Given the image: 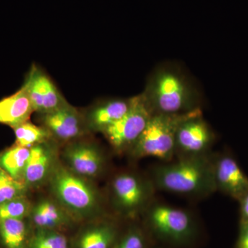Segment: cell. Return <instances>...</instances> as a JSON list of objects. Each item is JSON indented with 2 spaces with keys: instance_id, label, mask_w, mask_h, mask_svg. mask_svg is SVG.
<instances>
[{
  "instance_id": "6da1fadb",
  "label": "cell",
  "mask_w": 248,
  "mask_h": 248,
  "mask_svg": "<svg viewBox=\"0 0 248 248\" xmlns=\"http://www.w3.org/2000/svg\"><path fill=\"white\" fill-rule=\"evenodd\" d=\"M214 156H178L176 161L155 166L152 182L155 188L188 197H205L217 191Z\"/></svg>"
},
{
  "instance_id": "7a4b0ae2",
  "label": "cell",
  "mask_w": 248,
  "mask_h": 248,
  "mask_svg": "<svg viewBox=\"0 0 248 248\" xmlns=\"http://www.w3.org/2000/svg\"><path fill=\"white\" fill-rule=\"evenodd\" d=\"M153 114H182L200 108L197 89L177 68L163 66L150 77L142 93Z\"/></svg>"
},
{
  "instance_id": "3957f363",
  "label": "cell",
  "mask_w": 248,
  "mask_h": 248,
  "mask_svg": "<svg viewBox=\"0 0 248 248\" xmlns=\"http://www.w3.org/2000/svg\"><path fill=\"white\" fill-rule=\"evenodd\" d=\"M48 180L53 195L68 213L84 218L99 211V193L92 184L88 182V179L77 175L61 164H56Z\"/></svg>"
},
{
  "instance_id": "277c9868",
  "label": "cell",
  "mask_w": 248,
  "mask_h": 248,
  "mask_svg": "<svg viewBox=\"0 0 248 248\" xmlns=\"http://www.w3.org/2000/svg\"><path fill=\"white\" fill-rule=\"evenodd\" d=\"M197 110L174 115L153 114L141 136L130 150V154L137 159L153 157L164 162L172 161L175 156L178 128Z\"/></svg>"
},
{
  "instance_id": "5b68a950",
  "label": "cell",
  "mask_w": 248,
  "mask_h": 248,
  "mask_svg": "<svg viewBox=\"0 0 248 248\" xmlns=\"http://www.w3.org/2000/svg\"><path fill=\"white\" fill-rule=\"evenodd\" d=\"M155 187L131 172L121 173L111 183V193L115 208L125 216H134L151 205Z\"/></svg>"
},
{
  "instance_id": "8992f818",
  "label": "cell",
  "mask_w": 248,
  "mask_h": 248,
  "mask_svg": "<svg viewBox=\"0 0 248 248\" xmlns=\"http://www.w3.org/2000/svg\"><path fill=\"white\" fill-rule=\"evenodd\" d=\"M128 112L103 133L117 151L130 150L153 115L143 94L131 98Z\"/></svg>"
},
{
  "instance_id": "52a82bcc",
  "label": "cell",
  "mask_w": 248,
  "mask_h": 248,
  "mask_svg": "<svg viewBox=\"0 0 248 248\" xmlns=\"http://www.w3.org/2000/svg\"><path fill=\"white\" fill-rule=\"evenodd\" d=\"M215 135L198 109L184 120L176 135L175 156H200L210 154Z\"/></svg>"
},
{
  "instance_id": "ba28073f",
  "label": "cell",
  "mask_w": 248,
  "mask_h": 248,
  "mask_svg": "<svg viewBox=\"0 0 248 248\" xmlns=\"http://www.w3.org/2000/svg\"><path fill=\"white\" fill-rule=\"evenodd\" d=\"M146 211L152 228L164 237L182 241L192 234L193 222L185 210L166 204H154L150 205Z\"/></svg>"
},
{
  "instance_id": "9c48e42d",
  "label": "cell",
  "mask_w": 248,
  "mask_h": 248,
  "mask_svg": "<svg viewBox=\"0 0 248 248\" xmlns=\"http://www.w3.org/2000/svg\"><path fill=\"white\" fill-rule=\"evenodd\" d=\"M24 86L33 110L40 115L48 113L68 104L51 79L35 66L31 68Z\"/></svg>"
},
{
  "instance_id": "30bf717a",
  "label": "cell",
  "mask_w": 248,
  "mask_h": 248,
  "mask_svg": "<svg viewBox=\"0 0 248 248\" xmlns=\"http://www.w3.org/2000/svg\"><path fill=\"white\" fill-rule=\"evenodd\" d=\"M63 156L70 170L86 179L99 177L105 167L104 155L92 143L78 142L69 145Z\"/></svg>"
},
{
  "instance_id": "8fae6325",
  "label": "cell",
  "mask_w": 248,
  "mask_h": 248,
  "mask_svg": "<svg viewBox=\"0 0 248 248\" xmlns=\"http://www.w3.org/2000/svg\"><path fill=\"white\" fill-rule=\"evenodd\" d=\"M217 190L239 201L248 191V177L236 160L228 155L214 156Z\"/></svg>"
},
{
  "instance_id": "7c38bea8",
  "label": "cell",
  "mask_w": 248,
  "mask_h": 248,
  "mask_svg": "<svg viewBox=\"0 0 248 248\" xmlns=\"http://www.w3.org/2000/svg\"><path fill=\"white\" fill-rule=\"evenodd\" d=\"M41 120L53 136L62 141L79 138L86 130L85 120L69 104L48 113L42 114Z\"/></svg>"
},
{
  "instance_id": "4fadbf2b",
  "label": "cell",
  "mask_w": 248,
  "mask_h": 248,
  "mask_svg": "<svg viewBox=\"0 0 248 248\" xmlns=\"http://www.w3.org/2000/svg\"><path fill=\"white\" fill-rule=\"evenodd\" d=\"M48 141L31 147L24 174L27 186L37 187L48 180L57 163L55 148Z\"/></svg>"
},
{
  "instance_id": "5bb4252c",
  "label": "cell",
  "mask_w": 248,
  "mask_h": 248,
  "mask_svg": "<svg viewBox=\"0 0 248 248\" xmlns=\"http://www.w3.org/2000/svg\"><path fill=\"white\" fill-rule=\"evenodd\" d=\"M131 99H112L94 107L86 116V127L94 131H105L128 112Z\"/></svg>"
},
{
  "instance_id": "9a60e30c",
  "label": "cell",
  "mask_w": 248,
  "mask_h": 248,
  "mask_svg": "<svg viewBox=\"0 0 248 248\" xmlns=\"http://www.w3.org/2000/svg\"><path fill=\"white\" fill-rule=\"evenodd\" d=\"M34 112L25 86L0 100V124L15 128L28 122Z\"/></svg>"
},
{
  "instance_id": "2e32d148",
  "label": "cell",
  "mask_w": 248,
  "mask_h": 248,
  "mask_svg": "<svg viewBox=\"0 0 248 248\" xmlns=\"http://www.w3.org/2000/svg\"><path fill=\"white\" fill-rule=\"evenodd\" d=\"M68 213L58 202L43 200L32 207L29 215L37 229L55 230L68 224Z\"/></svg>"
},
{
  "instance_id": "e0dca14e",
  "label": "cell",
  "mask_w": 248,
  "mask_h": 248,
  "mask_svg": "<svg viewBox=\"0 0 248 248\" xmlns=\"http://www.w3.org/2000/svg\"><path fill=\"white\" fill-rule=\"evenodd\" d=\"M31 148L14 146L0 154V166L9 175L19 182H24V174Z\"/></svg>"
},
{
  "instance_id": "ac0fdd59",
  "label": "cell",
  "mask_w": 248,
  "mask_h": 248,
  "mask_svg": "<svg viewBox=\"0 0 248 248\" xmlns=\"http://www.w3.org/2000/svg\"><path fill=\"white\" fill-rule=\"evenodd\" d=\"M0 244L3 248H27L25 222L14 218L0 221Z\"/></svg>"
},
{
  "instance_id": "d6986e66",
  "label": "cell",
  "mask_w": 248,
  "mask_h": 248,
  "mask_svg": "<svg viewBox=\"0 0 248 248\" xmlns=\"http://www.w3.org/2000/svg\"><path fill=\"white\" fill-rule=\"evenodd\" d=\"M115 234V228L108 223L90 227L79 236L78 248H110Z\"/></svg>"
},
{
  "instance_id": "ffe728a7",
  "label": "cell",
  "mask_w": 248,
  "mask_h": 248,
  "mask_svg": "<svg viewBox=\"0 0 248 248\" xmlns=\"http://www.w3.org/2000/svg\"><path fill=\"white\" fill-rule=\"evenodd\" d=\"M16 145L19 146L31 147L48 141L53 137L52 134L44 127L37 126L30 122H25L15 127Z\"/></svg>"
},
{
  "instance_id": "44dd1931",
  "label": "cell",
  "mask_w": 248,
  "mask_h": 248,
  "mask_svg": "<svg viewBox=\"0 0 248 248\" xmlns=\"http://www.w3.org/2000/svg\"><path fill=\"white\" fill-rule=\"evenodd\" d=\"M28 248H69L63 234L55 230L38 229L29 240Z\"/></svg>"
},
{
  "instance_id": "7402d4cb",
  "label": "cell",
  "mask_w": 248,
  "mask_h": 248,
  "mask_svg": "<svg viewBox=\"0 0 248 248\" xmlns=\"http://www.w3.org/2000/svg\"><path fill=\"white\" fill-rule=\"evenodd\" d=\"M27 186L16 180L0 166V205L24 196Z\"/></svg>"
},
{
  "instance_id": "603a6c76",
  "label": "cell",
  "mask_w": 248,
  "mask_h": 248,
  "mask_svg": "<svg viewBox=\"0 0 248 248\" xmlns=\"http://www.w3.org/2000/svg\"><path fill=\"white\" fill-rule=\"evenodd\" d=\"M31 205L25 196L17 197L0 205V221L9 219H24L30 215Z\"/></svg>"
},
{
  "instance_id": "cb8c5ba5",
  "label": "cell",
  "mask_w": 248,
  "mask_h": 248,
  "mask_svg": "<svg viewBox=\"0 0 248 248\" xmlns=\"http://www.w3.org/2000/svg\"><path fill=\"white\" fill-rule=\"evenodd\" d=\"M116 248H145L144 238L138 231H130Z\"/></svg>"
},
{
  "instance_id": "d4e9b609",
  "label": "cell",
  "mask_w": 248,
  "mask_h": 248,
  "mask_svg": "<svg viewBox=\"0 0 248 248\" xmlns=\"http://www.w3.org/2000/svg\"><path fill=\"white\" fill-rule=\"evenodd\" d=\"M237 248H248V221H241Z\"/></svg>"
},
{
  "instance_id": "484cf974",
  "label": "cell",
  "mask_w": 248,
  "mask_h": 248,
  "mask_svg": "<svg viewBox=\"0 0 248 248\" xmlns=\"http://www.w3.org/2000/svg\"><path fill=\"white\" fill-rule=\"evenodd\" d=\"M239 202L241 204V221H248V191Z\"/></svg>"
}]
</instances>
